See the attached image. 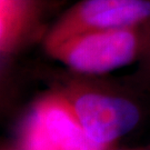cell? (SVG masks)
<instances>
[{
  "label": "cell",
  "instance_id": "6da1fadb",
  "mask_svg": "<svg viewBox=\"0 0 150 150\" xmlns=\"http://www.w3.org/2000/svg\"><path fill=\"white\" fill-rule=\"evenodd\" d=\"M144 26L78 33L47 43L45 49L50 57L76 72L101 75L139 59Z\"/></svg>",
  "mask_w": 150,
  "mask_h": 150
},
{
  "label": "cell",
  "instance_id": "5b68a950",
  "mask_svg": "<svg viewBox=\"0 0 150 150\" xmlns=\"http://www.w3.org/2000/svg\"><path fill=\"white\" fill-rule=\"evenodd\" d=\"M32 20L31 0H0V51L12 52L22 41Z\"/></svg>",
  "mask_w": 150,
  "mask_h": 150
},
{
  "label": "cell",
  "instance_id": "3957f363",
  "mask_svg": "<svg viewBox=\"0 0 150 150\" xmlns=\"http://www.w3.org/2000/svg\"><path fill=\"white\" fill-rule=\"evenodd\" d=\"M66 95L88 137L102 147L109 148L140 121L139 108L128 98L85 88Z\"/></svg>",
  "mask_w": 150,
  "mask_h": 150
},
{
  "label": "cell",
  "instance_id": "277c9868",
  "mask_svg": "<svg viewBox=\"0 0 150 150\" xmlns=\"http://www.w3.org/2000/svg\"><path fill=\"white\" fill-rule=\"evenodd\" d=\"M45 132L57 150H107L88 137L64 93H50L33 106Z\"/></svg>",
  "mask_w": 150,
  "mask_h": 150
},
{
  "label": "cell",
  "instance_id": "7a4b0ae2",
  "mask_svg": "<svg viewBox=\"0 0 150 150\" xmlns=\"http://www.w3.org/2000/svg\"><path fill=\"white\" fill-rule=\"evenodd\" d=\"M150 21V0H81L56 21L43 45L78 33L144 26Z\"/></svg>",
  "mask_w": 150,
  "mask_h": 150
},
{
  "label": "cell",
  "instance_id": "52a82bcc",
  "mask_svg": "<svg viewBox=\"0 0 150 150\" xmlns=\"http://www.w3.org/2000/svg\"><path fill=\"white\" fill-rule=\"evenodd\" d=\"M138 61L142 74L150 79V21L144 26V46Z\"/></svg>",
  "mask_w": 150,
  "mask_h": 150
},
{
  "label": "cell",
  "instance_id": "8992f818",
  "mask_svg": "<svg viewBox=\"0 0 150 150\" xmlns=\"http://www.w3.org/2000/svg\"><path fill=\"white\" fill-rule=\"evenodd\" d=\"M21 134L23 150H57L47 137L41 123L32 110L26 119Z\"/></svg>",
  "mask_w": 150,
  "mask_h": 150
}]
</instances>
